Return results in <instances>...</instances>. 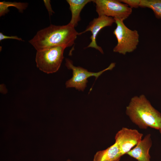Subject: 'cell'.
I'll list each match as a JSON object with an SVG mask.
<instances>
[{
	"label": "cell",
	"mask_w": 161,
	"mask_h": 161,
	"mask_svg": "<svg viewBox=\"0 0 161 161\" xmlns=\"http://www.w3.org/2000/svg\"><path fill=\"white\" fill-rule=\"evenodd\" d=\"M79 33L69 23L60 26L50 25L39 30L29 42L37 51H42L51 47L72 46Z\"/></svg>",
	"instance_id": "6da1fadb"
},
{
	"label": "cell",
	"mask_w": 161,
	"mask_h": 161,
	"mask_svg": "<svg viewBox=\"0 0 161 161\" xmlns=\"http://www.w3.org/2000/svg\"><path fill=\"white\" fill-rule=\"evenodd\" d=\"M126 113L132 122L140 129L150 127L159 130L161 127V114L144 95L132 97L126 107Z\"/></svg>",
	"instance_id": "7a4b0ae2"
},
{
	"label": "cell",
	"mask_w": 161,
	"mask_h": 161,
	"mask_svg": "<svg viewBox=\"0 0 161 161\" xmlns=\"http://www.w3.org/2000/svg\"><path fill=\"white\" fill-rule=\"evenodd\" d=\"M116 27L113 33L117 40V44L113 48V52L125 55L135 50L139 42L138 31L128 28L123 21L118 18H114Z\"/></svg>",
	"instance_id": "3957f363"
},
{
	"label": "cell",
	"mask_w": 161,
	"mask_h": 161,
	"mask_svg": "<svg viewBox=\"0 0 161 161\" xmlns=\"http://www.w3.org/2000/svg\"><path fill=\"white\" fill-rule=\"evenodd\" d=\"M66 48L62 46H55L37 51L35 57L37 67L47 74L57 72L64 58V52Z\"/></svg>",
	"instance_id": "277c9868"
},
{
	"label": "cell",
	"mask_w": 161,
	"mask_h": 161,
	"mask_svg": "<svg viewBox=\"0 0 161 161\" xmlns=\"http://www.w3.org/2000/svg\"><path fill=\"white\" fill-rule=\"evenodd\" d=\"M65 65L67 68L72 71V77L66 83V88H75L79 91H83L86 86L87 79L90 77L94 76L96 80L103 72L112 70L115 66L114 63H111L106 69L97 72H89L87 69L80 66H74L72 61L66 58Z\"/></svg>",
	"instance_id": "5b68a950"
},
{
	"label": "cell",
	"mask_w": 161,
	"mask_h": 161,
	"mask_svg": "<svg viewBox=\"0 0 161 161\" xmlns=\"http://www.w3.org/2000/svg\"><path fill=\"white\" fill-rule=\"evenodd\" d=\"M96 5L99 16H105L120 19L123 21L131 14L132 9L125 4L116 0H92Z\"/></svg>",
	"instance_id": "8992f818"
},
{
	"label": "cell",
	"mask_w": 161,
	"mask_h": 161,
	"mask_svg": "<svg viewBox=\"0 0 161 161\" xmlns=\"http://www.w3.org/2000/svg\"><path fill=\"white\" fill-rule=\"evenodd\" d=\"M143 134L135 129L123 127L116 134L115 143L122 156L129 152L142 140Z\"/></svg>",
	"instance_id": "52a82bcc"
},
{
	"label": "cell",
	"mask_w": 161,
	"mask_h": 161,
	"mask_svg": "<svg viewBox=\"0 0 161 161\" xmlns=\"http://www.w3.org/2000/svg\"><path fill=\"white\" fill-rule=\"evenodd\" d=\"M114 23H115V21L112 17L103 16H98V17L94 18L89 23L85 30L79 33V35L88 31H91L92 34L90 38L91 41L86 48H94L102 54H103L102 48L97 44L96 38L99 32L102 28L111 26Z\"/></svg>",
	"instance_id": "ba28073f"
},
{
	"label": "cell",
	"mask_w": 161,
	"mask_h": 161,
	"mask_svg": "<svg viewBox=\"0 0 161 161\" xmlns=\"http://www.w3.org/2000/svg\"><path fill=\"white\" fill-rule=\"evenodd\" d=\"M152 145L151 134H149L146 135L135 147L127 154L135 158L137 161H150L149 151Z\"/></svg>",
	"instance_id": "9c48e42d"
},
{
	"label": "cell",
	"mask_w": 161,
	"mask_h": 161,
	"mask_svg": "<svg viewBox=\"0 0 161 161\" xmlns=\"http://www.w3.org/2000/svg\"><path fill=\"white\" fill-rule=\"evenodd\" d=\"M122 156L115 143L106 149L97 151L94 155L93 161H119Z\"/></svg>",
	"instance_id": "30bf717a"
},
{
	"label": "cell",
	"mask_w": 161,
	"mask_h": 161,
	"mask_svg": "<svg viewBox=\"0 0 161 161\" xmlns=\"http://www.w3.org/2000/svg\"><path fill=\"white\" fill-rule=\"evenodd\" d=\"M69 6L72 17L69 23L75 27L80 20V13L85 6L92 1L90 0H67Z\"/></svg>",
	"instance_id": "8fae6325"
},
{
	"label": "cell",
	"mask_w": 161,
	"mask_h": 161,
	"mask_svg": "<svg viewBox=\"0 0 161 161\" xmlns=\"http://www.w3.org/2000/svg\"><path fill=\"white\" fill-rule=\"evenodd\" d=\"M139 7L151 9L156 18H161V0H140Z\"/></svg>",
	"instance_id": "7c38bea8"
},
{
	"label": "cell",
	"mask_w": 161,
	"mask_h": 161,
	"mask_svg": "<svg viewBox=\"0 0 161 161\" xmlns=\"http://www.w3.org/2000/svg\"><path fill=\"white\" fill-rule=\"evenodd\" d=\"M28 6V4L25 3L10 2L5 1L0 2V16L4 15L9 11L8 7L10 6L16 8L21 12H22Z\"/></svg>",
	"instance_id": "4fadbf2b"
},
{
	"label": "cell",
	"mask_w": 161,
	"mask_h": 161,
	"mask_svg": "<svg viewBox=\"0 0 161 161\" xmlns=\"http://www.w3.org/2000/svg\"><path fill=\"white\" fill-rule=\"evenodd\" d=\"M119 1L127 5L131 9L137 8L139 7L140 0H120Z\"/></svg>",
	"instance_id": "5bb4252c"
},
{
	"label": "cell",
	"mask_w": 161,
	"mask_h": 161,
	"mask_svg": "<svg viewBox=\"0 0 161 161\" xmlns=\"http://www.w3.org/2000/svg\"><path fill=\"white\" fill-rule=\"evenodd\" d=\"M7 39H16L18 41H23V40L20 38H19L16 36H7L3 34L2 32H0V41Z\"/></svg>",
	"instance_id": "9a60e30c"
},
{
	"label": "cell",
	"mask_w": 161,
	"mask_h": 161,
	"mask_svg": "<svg viewBox=\"0 0 161 161\" xmlns=\"http://www.w3.org/2000/svg\"><path fill=\"white\" fill-rule=\"evenodd\" d=\"M44 4L47 9L49 15L52 14V13H54L52 10L51 5H50V0H44Z\"/></svg>",
	"instance_id": "2e32d148"
},
{
	"label": "cell",
	"mask_w": 161,
	"mask_h": 161,
	"mask_svg": "<svg viewBox=\"0 0 161 161\" xmlns=\"http://www.w3.org/2000/svg\"><path fill=\"white\" fill-rule=\"evenodd\" d=\"M159 130V131L160 132L161 134V127Z\"/></svg>",
	"instance_id": "e0dca14e"
},
{
	"label": "cell",
	"mask_w": 161,
	"mask_h": 161,
	"mask_svg": "<svg viewBox=\"0 0 161 161\" xmlns=\"http://www.w3.org/2000/svg\"><path fill=\"white\" fill-rule=\"evenodd\" d=\"M66 161H72L71 160H70L69 159H68Z\"/></svg>",
	"instance_id": "ac0fdd59"
}]
</instances>
